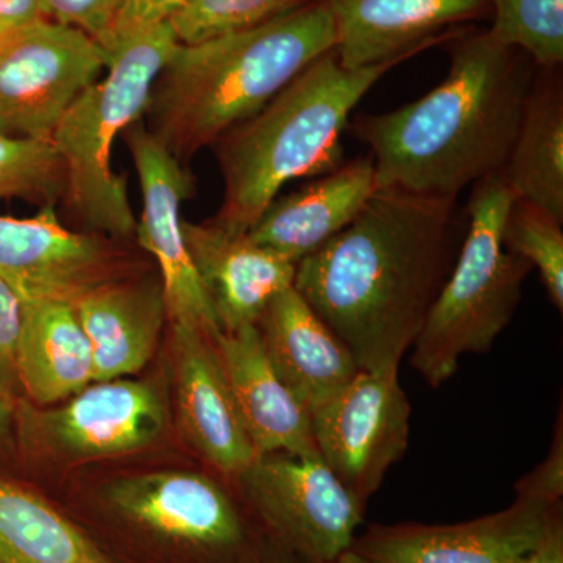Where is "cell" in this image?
Instances as JSON below:
<instances>
[{"mask_svg":"<svg viewBox=\"0 0 563 563\" xmlns=\"http://www.w3.org/2000/svg\"><path fill=\"white\" fill-rule=\"evenodd\" d=\"M493 24L488 33L523 52L540 69H558L563 63V0H488Z\"/></svg>","mask_w":563,"mask_h":563,"instance_id":"d4e9b609","label":"cell"},{"mask_svg":"<svg viewBox=\"0 0 563 563\" xmlns=\"http://www.w3.org/2000/svg\"><path fill=\"white\" fill-rule=\"evenodd\" d=\"M457 198L377 188L358 217L296 263L292 287L358 368H399L453 269Z\"/></svg>","mask_w":563,"mask_h":563,"instance_id":"6da1fadb","label":"cell"},{"mask_svg":"<svg viewBox=\"0 0 563 563\" xmlns=\"http://www.w3.org/2000/svg\"><path fill=\"white\" fill-rule=\"evenodd\" d=\"M376 190L372 157L343 162L312 184L277 196L247 236L258 246L298 263L347 228Z\"/></svg>","mask_w":563,"mask_h":563,"instance_id":"d6986e66","label":"cell"},{"mask_svg":"<svg viewBox=\"0 0 563 563\" xmlns=\"http://www.w3.org/2000/svg\"><path fill=\"white\" fill-rule=\"evenodd\" d=\"M487 31L451 51L446 79L399 109L352 118L346 131L372 150L377 188L459 198L509 161L532 68Z\"/></svg>","mask_w":563,"mask_h":563,"instance_id":"7a4b0ae2","label":"cell"},{"mask_svg":"<svg viewBox=\"0 0 563 563\" xmlns=\"http://www.w3.org/2000/svg\"><path fill=\"white\" fill-rule=\"evenodd\" d=\"M90 342L95 383L132 376L146 366L166 320L162 287L111 280L74 302Z\"/></svg>","mask_w":563,"mask_h":563,"instance_id":"44dd1931","label":"cell"},{"mask_svg":"<svg viewBox=\"0 0 563 563\" xmlns=\"http://www.w3.org/2000/svg\"><path fill=\"white\" fill-rule=\"evenodd\" d=\"M521 563H563L562 504L548 518L542 536Z\"/></svg>","mask_w":563,"mask_h":563,"instance_id":"1f68e13d","label":"cell"},{"mask_svg":"<svg viewBox=\"0 0 563 563\" xmlns=\"http://www.w3.org/2000/svg\"><path fill=\"white\" fill-rule=\"evenodd\" d=\"M188 251L222 332L257 324L266 307L292 287L296 263L217 222H181Z\"/></svg>","mask_w":563,"mask_h":563,"instance_id":"e0dca14e","label":"cell"},{"mask_svg":"<svg viewBox=\"0 0 563 563\" xmlns=\"http://www.w3.org/2000/svg\"><path fill=\"white\" fill-rule=\"evenodd\" d=\"M114 517L144 537L199 563H263L258 542L239 504L217 481L191 472L139 474L106 492Z\"/></svg>","mask_w":563,"mask_h":563,"instance_id":"52a82bcc","label":"cell"},{"mask_svg":"<svg viewBox=\"0 0 563 563\" xmlns=\"http://www.w3.org/2000/svg\"><path fill=\"white\" fill-rule=\"evenodd\" d=\"M0 563H113L46 499L0 479Z\"/></svg>","mask_w":563,"mask_h":563,"instance_id":"cb8c5ba5","label":"cell"},{"mask_svg":"<svg viewBox=\"0 0 563 563\" xmlns=\"http://www.w3.org/2000/svg\"><path fill=\"white\" fill-rule=\"evenodd\" d=\"M501 512L457 525H374L351 550L369 563H521L562 503L515 488Z\"/></svg>","mask_w":563,"mask_h":563,"instance_id":"7c38bea8","label":"cell"},{"mask_svg":"<svg viewBox=\"0 0 563 563\" xmlns=\"http://www.w3.org/2000/svg\"><path fill=\"white\" fill-rule=\"evenodd\" d=\"M122 136L143 196L135 236L161 268L166 317L173 328L192 329L214 339L221 328L181 228V203L195 188L191 174L147 131L143 121L133 122Z\"/></svg>","mask_w":563,"mask_h":563,"instance_id":"30bf717a","label":"cell"},{"mask_svg":"<svg viewBox=\"0 0 563 563\" xmlns=\"http://www.w3.org/2000/svg\"><path fill=\"white\" fill-rule=\"evenodd\" d=\"M106 243L62 224L55 206L31 218L0 217V279L22 303L76 302L111 282Z\"/></svg>","mask_w":563,"mask_h":563,"instance_id":"5bb4252c","label":"cell"},{"mask_svg":"<svg viewBox=\"0 0 563 563\" xmlns=\"http://www.w3.org/2000/svg\"><path fill=\"white\" fill-rule=\"evenodd\" d=\"M44 450L70 461L135 453L157 442L166 429V406L150 380L91 383L31 422Z\"/></svg>","mask_w":563,"mask_h":563,"instance_id":"4fadbf2b","label":"cell"},{"mask_svg":"<svg viewBox=\"0 0 563 563\" xmlns=\"http://www.w3.org/2000/svg\"><path fill=\"white\" fill-rule=\"evenodd\" d=\"M44 18L87 33L103 49L113 27L117 0H41Z\"/></svg>","mask_w":563,"mask_h":563,"instance_id":"f1b7e54d","label":"cell"},{"mask_svg":"<svg viewBox=\"0 0 563 563\" xmlns=\"http://www.w3.org/2000/svg\"><path fill=\"white\" fill-rule=\"evenodd\" d=\"M109 60L87 33L49 20L0 36V133L51 140Z\"/></svg>","mask_w":563,"mask_h":563,"instance_id":"9c48e42d","label":"cell"},{"mask_svg":"<svg viewBox=\"0 0 563 563\" xmlns=\"http://www.w3.org/2000/svg\"><path fill=\"white\" fill-rule=\"evenodd\" d=\"M190 0H117L113 27L103 51L111 49L135 33L169 22Z\"/></svg>","mask_w":563,"mask_h":563,"instance_id":"f546056e","label":"cell"},{"mask_svg":"<svg viewBox=\"0 0 563 563\" xmlns=\"http://www.w3.org/2000/svg\"><path fill=\"white\" fill-rule=\"evenodd\" d=\"M344 68H363L453 38L451 25L479 18L488 0H324Z\"/></svg>","mask_w":563,"mask_h":563,"instance_id":"9a60e30c","label":"cell"},{"mask_svg":"<svg viewBox=\"0 0 563 563\" xmlns=\"http://www.w3.org/2000/svg\"><path fill=\"white\" fill-rule=\"evenodd\" d=\"M320 2L324 0H190L169 22L180 44H192L254 27Z\"/></svg>","mask_w":563,"mask_h":563,"instance_id":"83f0119b","label":"cell"},{"mask_svg":"<svg viewBox=\"0 0 563 563\" xmlns=\"http://www.w3.org/2000/svg\"><path fill=\"white\" fill-rule=\"evenodd\" d=\"M563 222L536 203L515 199L504 224L507 250L540 274L548 298L563 310Z\"/></svg>","mask_w":563,"mask_h":563,"instance_id":"484cf974","label":"cell"},{"mask_svg":"<svg viewBox=\"0 0 563 563\" xmlns=\"http://www.w3.org/2000/svg\"><path fill=\"white\" fill-rule=\"evenodd\" d=\"M503 176L517 199L563 222V84L558 69L533 76Z\"/></svg>","mask_w":563,"mask_h":563,"instance_id":"603a6c76","label":"cell"},{"mask_svg":"<svg viewBox=\"0 0 563 563\" xmlns=\"http://www.w3.org/2000/svg\"><path fill=\"white\" fill-rule=\"evenodd\" d=\"M410 412L398 368H387L358 369L339 395L312 413L318 453L363 504L406 454Z\"/></svg>","mask_w":563,"mask_h":563,"instance_id":"8fae6325","label":"cell"},{"mask_svg":"<svg viewBox=\"0 0 563 563\" xmlns=\"http://www.w3.org/2000/svg\"><path fill=\"white\" fill-rule=\"evenodd\" d=\"M272 543L302 563H332L352 548L365 506L320 454H262L239 477Z\"/></svg>","mask_w":563,"mask_h":563,"instance_id":"ba28073f","label":"cell"},{"mask_svg":"<svg viewBox=\"0 0 563 563\" xmlns=\"http://www.w3.org/2000/svg\"><path fill=\"white\" fill-rule=\"evenodd\" d=\"M263 563H302L291 555L287 553V551L282 550V548L276 547V544L269 542L266 544V553L265 559H263Z\"/></svg>","mask_w":563,"mask_h":563,"instance_id":"e575fe53","label":"cell"},{"mask_svg":"<svg viewBox=\"0 0 563 563\" xmlns=\"http://www.w3.org/2000/svg\"><path fill=\"white\" fill-rule=\"evenodd\" d=\"M13 421V409L9 398H7L5 390L0 387V437L7 435Z\"/></svg>","mask_w":563,"mask_h":563,"instance_id":"836d02e7","label":"cell"},{"mask_svg":"<svg viewBox=\"0 0 563 563\" xmlns=\"http://www.w3.org/2000/svg\"><path fill=\"white\" fill-rule=\"evenodd\" d=\"M172 22L135 33L109 52L106 76L63 114L51 141L65 166L70 211L111 239L135 235L136 218L124 176L111 168L118 136L143 120L152 85L177 47Z\"/></svg>","mask_w":563,"mask_h":563,"instance_id":"5b68a950","label":"cell"},{"mask_svg":"<svg viewBox=\"0 0 563 563\" xmlns=\"http://www.w3.org/2000/svg\"><path fill=\"white\" fill-rule=\"evenodd\" d=\"M324 2L242 31L179 44L152 85L143 124L185 165L335 49Z\"/></svg>","mask_w":563,"mask_h":563,"instance_id":"3957f363","label":"cell"},{"mask_svg":"<svg viewBox=\"0 0 563 563\" xmlns=\"http://www.w3.org/2000/svg\"><path fill=\"white\" fill-rule=\"evenodd\" d=\"M14 374L40 406L66 401L95 383L90 342L73 302L22 303Z\"/></svg>","mask_w":563,"mask_h":563,"instance_id":"7402d4cb","label":"cell"},{"mask_svg":"<svg viewBox=\"0 0 563 563\" xmlns=\"http://www.w3.org/2000/svg\"><path fill=\"white\" fill-rule=\"evenodd\" d=\"M332 563H369L365 561V559L361 558V555L355 554L354 551L350 550L346 553L340 555L335 562Z\"/></svg>","mask_w":563,"mask_h":563,"instance_id":"d590c367","label":"cell"},{"mask_svg":"<svg viewBox=\"0 0 563 563\" xmlns=\"http://www.w3.org/2000/svg\"><path fill=\"white\" fill-rule=\"evenodd\" d=\"M515 199L503 173L472 187L461 251L412 346L410 363L433 388L457 372L462 357L490 350L521 301L532 266L504 244Z\"/></svg>","mask_w":563,"mask_h":563,"instance_id":"8992f818","label":"cell"},{"mask_svg":"<svg viewBox=\"0 0 563 563\" xmlns=\"http://www.w3.org/2000/svg\"><path fill=\"white\" fill-rule=\"evenodd\" d=\"M410 57L344 68L335 49L325 52L263 109L225 132L211 146L224 180L221 209L211 221L247 233L285 185L339 168L352 111Z\"/></svg>","mask_w":563,"mask_h":563,"instance_id":"277c9868","label":"cell"},{"mask_svg":"<svg viewBox=\"0 0 563 563\" xmlns=\"http://www.w3.org/2000/svg\"><path fill=\"white\" fill-rule=\"evenodd\" d=\"M257 328L274 369L310 415L339 395L361 369L346 344L295 287L269 302Z\"/></svg>","mask_w":563,"mask_h":563,"instance_id":"ffe728a7","label":"cell"},{"mask_svg":"<svg viewBox=\"0 0 563 563\" xmlns=\"http://www.w3.org/2000/svg\"><path fill=\"white\" fill-rule=\"evenodd\" d=\"M22 301L9 285L0 279V387L16 379L14 352L20 336ZM5 390V388H3Z\"/></svg>","mask_w":563,"mask_h":563,"instance_id":"4dcf8cb0","label":"cell"},{"mask_svg":"<svg viewBox=\"0 0 563 563\" xmlns=\"http://www.w3.org/2000/svg\"><path fill=\"white\" fill-rule=\"evenodd\" d=\"M46 20L41 0H0V36Z\"/></svg>","mask_w":563,"mask_h":563,"instance_id":"d6a6232c","label":"cell"},{"mask_svg":"<svg viewBox=\"0 0 563 563\" xmlns=\"http://www.w3.org/2000/svg\"><path fill=\"white\" fill-rule=\"evenodd\" d=\"M65 185V166L51 140L0 133V201L24 198L55 206Z\"/></svg>","mask_w":563,"mask_h":563,"instance_id":"4316f807","label":"cell"},{"mask_svg":"<svg viewBox=\"0 0 563 563\" xmlns=\"http://www.w3.org/2000/svg\"><path fill=\"white\" fill-rule=\"evenodd\" d=\"M173 354L185 439L213 468L236 479L257 453L236 410L213 336L173 328Z\"/></svg>","mask_w":563,"mask_h":563,"instance_id":"2e32d148","label":"cell"},{"mask_svg":"<svg viewBox=\"0 0 563 563\" xmlns=\"http://www.w3.org/2000/svg\"><path fill=\"white\" fill-rule=\"evenodd\" d=\"M214 346L255 453L320 454L312 415L274 369L257 324L221 331Z\"/></svg>","mask_w":563,"mask_h":563,"instance_id":"ac0fdd59","label":"cell"}]
</instances>
